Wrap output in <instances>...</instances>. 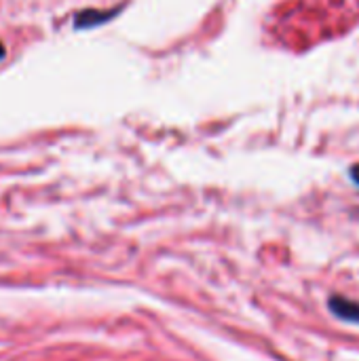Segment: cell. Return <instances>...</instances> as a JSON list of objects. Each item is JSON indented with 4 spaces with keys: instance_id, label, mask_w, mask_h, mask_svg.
I'll return each instance as SVG.
<instances>
[{
    "instance_id": "cell-1",
    "label": "cell",
    "mask_w": 359,
    "mask_h": 361,
    "mask_svg": "<svg viewBox=\"0 0 359 361\" xmlns=\"http://www.w3.org/2000/svg\"><path fill=\"white\" fill-rule=\"evenodd\" d=\"M328 311L345 324L359 326V300H351L345 296H330L328 298Z\"/></svg>"
},
{
    "instance_id": "cell-2",
    "label": "cell",
    "mask_w": 359,
    "mask_h": 361,
    "mask_svg": "<svg viewBox=\"0 0 359 361\" xmlns=\"http://www.w3.org/2000/svg\"><path fill=\"white\" fill-rule=\"evenodd\" d=\"M351 178H353V182L359 186V165H355V167L351 169Z\"/></svg>"
},
{
    "instance_id": "cell-3",
    "label": "cell",
    "mask_w": 359,
    "mask_h": 361,
    "mask_svg": "<svg viewBox=\"0 0 359 361\" xmlns=\"http://www.w3.org/2000/svg\"><path fill=\"white\" fill-rule=\"evenodd\" d=\"M2 57H4V44L0 42V59H2Z\"/></svg>"
}]
</instances>
